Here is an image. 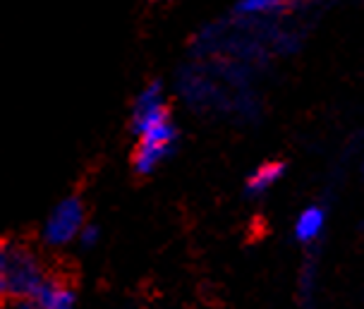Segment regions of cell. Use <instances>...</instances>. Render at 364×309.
<instances>
[{
    "label": "cell",
    "instance_id": "3",
    "mask_svg": "<svg viewBox=\"0 0 364 309\" xmlns=\"http://www.w3.org/2000/svg\"><path fill=\"white\" fill-rule=\"evenodd\" d=\"M175 144H178V130H175V125L171 120L141 132L139 141H136V149H134V158H132L134 170L141 173V175L154 173L175 151Z\"/></svg>",
    "mask_w": 364,
    "mask_h": 309
},
{
    "label": "cell",
    "instance_id": "2",
    "mask_svg": "<svg viewBox=\"0 0 364 309\" xmlns=\"http://www.w3.org/2000/svg\"><path fill=\"white\" fill-rule=\"evenodd\" d=\"M84 230V204L77 197L60 199L46 216L41 237L48 247H65Z\"/></svg>",
    "mask_w": 364,
    "mask_h": 309
},
{
    "label": "cell",
    "instance_id": "4",
    "mask_svg": "<svg viewBox=\"0 0 364 309\" xmlns=\"http://www.w3.org/2000/svg\"><path fill=\"white\" fill-rule=\"evenodd\" d=\"M166 120H171V115H168L166 89L161 82H149V85L134 96L132 130L136 137H139L141 132L151 130V127L161 125V122H166Z\"/></svg>",
    "mask_w": 364,
    "mask_h": 309
},
{
    "label": "cell",
    "instance_id": "5",
    "mask_svg": "<svg viewBox=\"0 0 364 309\" xmlns=\"http://www.w3.org/2000/svg\"><path fill=\"white\" fill-rule=\"evenodd\" d=\"M304 0H237L235 15L247 19H259V17H276L292 12L300 8Z\"/></svg>",
    "mask_w": 364,
    "mask_h": 309
},
{
    "label": "cell",
    "instance_id": "7",
    "mask_svg": "<svg viewBox=\"0 0 364 309\" xmlns=\"http://www.w3.org/2000/svg\"><path fill=\"white\" fill-rule=\"evenodd\" d=\"M36 302L41 305V309H73L75 293L60 281L46 278V283L36 293Z\"/></svg>",
    "mask_w": 364,
    "mask_h": 309
},
{
    "label": "cell",
    "instance_id": "8",
    "mask_svg": "<svg viewBox=\"0 0 364 309\" xmlns=\"http://www.w3.org/2000/svg\"><path fill=\"white\" fill-rule=\"evenodd\" d=\"M323 223H326V211L321 206H307L295 221V237L304 244H311L321 237Z\"/></svg>",
    "mask_w": 364,
    "mask_h": 309
},
{
    "label": "cell",
    "instance_id": "10",
    "mask_svg": "<svg viewBox=\"0 0 364 309\" xmlns=\"http://www.w3.org/2000/svg\"><path fill=\"white\" fill-rule=\"evenodd\" d=\"M10 309H41V305L36 302V298H17L12 300Z\"/></svg>",
    "mask_w": 364,
    "mask_h": 309
},
{
    "label": "cell",
    "instance_id": "9",
    "mask_svg": "<svg viewBox=\"0 0 364 309\" xmlns=\"http://www.w3.org/2000/svg\"><path fill=\"white\" fill-rule=\"evenodd\" d=\"M80 244L84 249H89V247H94L96 242H99V228H94V225H84V230L80 233Z\"/></svg>",
    "mask_w": 364,
    "mask_h": 309
},
{
    "label": "cell",
    "instance_id": "1",
    "mask_svg": "<svg viewBox=\"0 0 364 309\" xmlns=\"http://www.w3.org/2000/svg\"><path fill=\"white\" fill-rule=\"evenodd\" d=\"M46 283L38 256L29 247L17 242H5L0 252V288L8 298H36L38 288Z\"/></svg>",
    "mask_w": 364,
    "mask_h": 309
},
{
    "label": "cell",
    "instance_id": "6",
    "mask_svg": "<svg viewBox=\"0 0 364 309\" xmlns=\"http://www.w3.org/2000/svg\"><path fill=\"white\" fill-rule=\"evenodd\" d=\"M285 173V166L281 161H269V163H262L257 170H252L250 180H247V195L250 197H262L266 195L273 185L278 183V180L283 178Z\"/></svg>",
    "mask_w": 364,
    "mask_h": 309
}]
</instances>
